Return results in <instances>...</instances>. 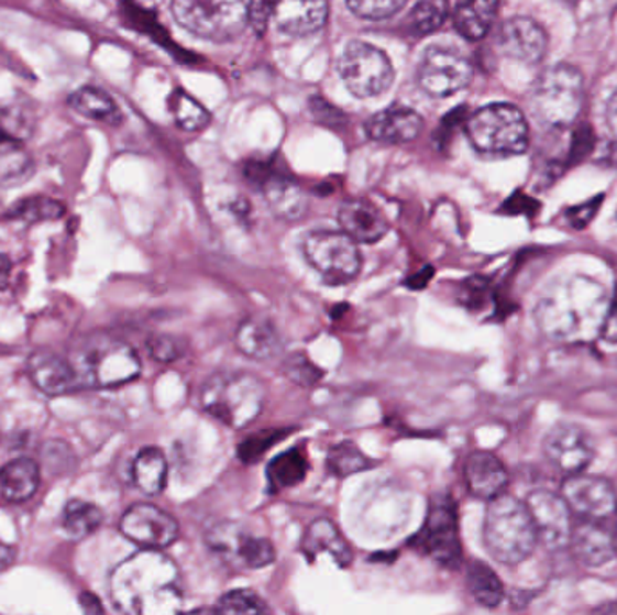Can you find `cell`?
<instances>
[{
    "label": "cell",
    "mask_w": 617,
    "mask_h": 615,
    "mask_svg": "<svg viewBox=\"0 0 617 615\" xmlns=\"http://www.w3.org/2000/svg\"><path fill=\"white\" fill-rule=\"evenodd\" d=\"M607 289L588 276H563L551 282L535 307V321L546 338L558 343L596 340L607 315Z\"/></svg>",
    "instance_id": "cell-1"
},
{
    "label": "cell",
    "mask_w": 617,
    "mask_h": 615,
    "mask_svg": "<svg viewBox=\"0 0 617 615\" xmlns=\"http://www.w3.org/2000/svg\"><path fill=\"white\" fill-rule=\"evenodd\" d=\"M111 595L118 611L132 615H172L181 612V574L157 549H141L121 561L111 574Z\"/></svg>",
    "instance_id": "cell-2"
},
{
    "label": "cell",
    "mask_w": 617,
    "mask_h": 615,
    "mask_svg": "<svg viewBox=\"0 0 617 615\" xmlns=\"http://www.w3.org/2000/svg\"><path fill=\"white\" fill-rule=\"evenodd\" d=\"M266 397V383L246 371L216 372L201 388L202 410L235 430L246 428L258 419Z\"/></svg>",
    "instance_id": "cell-3"
},
{
    "label": "cell",
    "mask_w": 617,
    "mask_h": 615,
    "mask_svg": "<svg viewBox=\"0 0 617 615\" xmlns=\"http://www.w3.org/2000/svg\"><path fill=\"white\" fill-rule=\"evenodd\" d=\"M482 536L487 552L503 565L522 563L538 543L537 527L526 502L506 493L487 504Z\"/></svg>",
    "instance_id": "cell-4"
},
{
    "label": "cell",
    "mask_w": 617,
    "mask_h": 615,
    "mask_svg": "<svg viewBox=\"0 0 617 615\" xmlns=\"http://www.w3.org/2000/svg\"><path fill=\"white\" fill-rule=\"evenodd\" d=\"M585 84L576 67L558 64L549 67L532 87L531 110L538 123L548 129H568L582 114Z\"/></svg>",
    "instance_id": "cell-5"
},
{
    "label": "cell",
    "mask_w": 617,
    "mask_h": 615,
    "mask_svg": "<svg viewBox=\"0 0 617 615\" xmlns=\"http://www.w3.org/2000/svg\"><path fill=\"white\" fill-rule=\"evenodd\" d=\"M81 386L112 388L140 377L141 360L129 343L98 336L81 343L73 360Z\"/></svg>",
    "instance_id": "cell-6"
},
{
    "label": "cell",
    "mask_w": 617,
    "mask_h": 615,
    "mask_svg": "<svg viewBox=\"0 0 617 615\" xmlns=\"http://www.w3.org/2000/svg\"><path fill=\"white\" fill-rule=\"evenodd\" d=\"M467 138L482 154L517 155L529 145V125L518 107L493 103L470 116Z\"/></svg>",
    "instance_id": "cell-7"
},
{
    "label": "cell",
    "mask_w": 617,
    "mask_h": 615,
    "mask_svg": "<svg viewBox=\"0 0 617 615\" xmlns=\"http://www.w3.org/2000/svg\"><path fill=\"white\" fill-rule=\"evenodd\" d=\"M177 24L206 41L228 42L247 25L246 0H172Z\"/></svg>",
    "instance_id": "cell-8"
},
{
    "label": "cell",
    "mask_w": 617,
    "mask_h": 615,
    "mask_svg": "<svg viewBox=\"0 0 617 615\" xmlns=\"http://www.w3.org/2000/svg\"><path fill=\"white\" fill-rule=\"evenodd\" d=\"M206 547L233 572L258 571L276 560V550L267 538L253 535L239 521L221 520L205 535Z\"/></svg>",
    "instance_id": "cell-9"
},
{
    "label": "cell",
    "mask_w": 617,
    "mask_h": 615,
    "mask_svg": "<svg viewBox=\"0 0 617 615\" xmlns=\"http://www.w3.org/2000/svg\"><path fill=\"white\" fill-rule=\"evenodd\" d=\"M304 255L329 286H346L362 271L360 248L343 231H312L304 241Z\"/></svg>",
    "instance_id": "cell-10"
},
{
    "label": "cell",
    "mask_w": 617,
    "mask_h": 615,
    "mask_svg": "<svg viewBox=\"0 0 617 615\" xmlns=\"http://www.w3.org/2000/svg\"><path fill=\"white\" fill-rule=\"evenodd\" d=\"M411 546L430 556L444 569L461 567L462 543L458 507L450 496H433L425 526L414 536Z\"/></svg>",
    "instance_id": "cell-11"
},
{
    "label": "cell",
    "mask_w": 617,
    "mask_h": 615,
    "mask_svg": "<svg viewBox=\"0 0 617 615\" xmlns=\"http://www.w3.org/2000/svg\"><path fill=\"white\" fill-rule=\"evenodd\" d=\"M338 73L346 89L357 98L383 95L396 75L390 58L382 50L362 41L346 44L338 61Z\"/></svg>",
    "instance_id": "cell-12"
},
{
    "label": "cell",
    "mask_w": 617,
    "mask_h": 615,
    "mask_svg": "<svg viewBox=\"0 0 617 615\" xmlns=\"http://www.w3.org/2000/svg\"><path fill=\"white\" fill-rule=\"evenodd\" d=\"M473 67L464 56L444 47H430L422 55L417 81L428 96L448 98L470 86Z\"/></svg>",
    "instance_id": "cell-13"
},
{
    "label": "cell",
    "mask_w": 617,
    "mask_h": 615,
    "mask_svg": "<svg viewBox=\"0 0 617 615\" xmlns=\"http://www.w3.org/2000/svg\"><path fill=\"white\" fill-rule=\"evenodd\" d=\"M120 530L141 549L163 550L179 538L176 518L148 502L129 507L121 516Z\"/></svg>",
    "instance_id": "cell-14"
},
{
    "label": "cell",
    "mask_w": 617,
    "mask_h": 615,
    "mask_svg": "<svg viewBox=\"0 0 617 615\" xmlns=\"http://www.w3.org/2000/svg\"><path fill=\"white\" fill-rule=\"evenodd\" d=\"M526 506L537 527L538 541H542L549 550L569 547L574 527V513L562 495L549 490L532 491L531 495L527 496Z\"/></svg>",
    "instance_id": "cell-15"
},
{
    "label": "cell",
    "mask_w": 617,
    "mask_h": 615,
    "mask_svg": "<svg viewBox=\"0 0 617 615\" xmlns=\"http://www.w3.org/2000/svg\"><path fill=\"white\" fill-rule=\"evenodd\" d=\"M562 496L574 515L591 520H607L617 509L613 482L602 476L574 473L562 484Z\"/></svg>",
    "instance_id": "cell-16"
},
{
    "label": "cell",
    "mask_w": 617,
    "mask_h": 615,
    "mask_svg": "<svg viewBox=\"0 0 617 615\" xmlns=\"http://www.w3.org/2000/svg\"><path fill=\"white\" fill-rule=\"evenodd\" d=\"M543 455L560 473H582L594 459L593 437L582 426L562 422L543 439Z\"/></svg>",
    "instance_id": "cell-17"
},
{
    "label": "cell",
    "mask_w": 617,
    "mask_h": 615,
    "mask_svg": "<svg viewBox=\"0 0 617 615\" xmlns=\"http://www.w3.org/2000/svg\"><path fill=\"white\" fill-rule=\"evenodd\" d=\"M497 50L513 61L538 64L548 53V33L542 25L527 17H513L500 25Z\"/></svg>",
    "instance_id": "cell-18"
},
{
    "label": "cell",
    "mask_w": 617,
    "mask_h": 615,
    "mask_svg": "<svg viewBox=\"0 0 617 615\" xmlns=\"http://www.w3.org/2000/svg\"><path fill=\"white\" fill-rule=\"evenodd\" d=\"M569 547L577 561L588 569L607 565L617 556L616 538L603 526V520L580 518L572 527Z\"/></svg>",
    "instance_id": "cell-19"
},
{
    "label": "cell",
    "mask_w": 617,
    "mask_h": 615,
    "mask_svg": "<svg viewBox=\"0 0 617 615\" xmlns=\"http://www.w3.org/2000/svg\"><path fill=\"white\" fill-rule=\"evenodd\" d=\"M27 375L47 396H64L80 388V377L70 361L53 352L38 351L27 360Z\"/></svg>",
    "instance_id": "cell-20"
},
{
    "label": "cell",
    "mask_w": 617,
    "mask_h": 615,
    "mask_svg": "<svg viewBox=\"0 0 617 615\" xmlns=\"http://www.w3.org/2000/svg\"><path fill=\"white\" fill-rule=\"evenodd\" d=\"M327 15L326 0H276L273 22L286 35L307 36L326 25Z\"/></svg>",
    "instance_id": "cell-21"
},
{
    "label": "cell",
    "mask_w": 617,
    "mask_h": 615,
    "mask_svg": "<svg viewBox=\"0 0 617 615\" xmlns=\"http://www.w3.org/2000/svg\"><path fill=\"white\" fill-rule=\"evenodd\" d=\"M464 479L467 491L475 498L489 502L495 496L506 493L509 471L504 462L489 451H473L464 464Z\"/></svg>",
    "instance_id": "cell-22"
},
{
    "label": "cell",
    "mask_w": 617,
    "mask_h": 615,
    "mask_svg": "<svg viewBox=\"0 0 617 615\" xmlns=\"http://www.w3.org/2000/svg\"><path fill=\"white\" fill-rule=\"evenodd\" d=\"M366 135L385 145H403L416 140L422 131V118L408 107H388L366 121Z\"/></svg>",
    "instance_id": "cell-23"
},
{
    "label": "cell",
    "mask_w": 617,
    "mask_h": 615,
    "mask_svg": "<svg viewBox=\"0 0 617 615\" xmlns=\"http://www.w3.org/2000/svg\"><path fill=\"white\" fill-rule=\"evenodd\" d=\"M343 233L362 244H374L388 233V222L376 206L366 200H346L338 210Z\"/></svg>",
    "instance_id": "cell-24"
},
{
    "label": "cell",
    "mask_w": 617,
    "mask_h": 615,
    "mask_svg": "<svg viewBox=\"0 0 617 615\" xmlns=\"http://www.w3.org/2000/svg\"><path fill=\"white\" fill-rule=\"evenodd\" d=\"M235 345L242 354L256 361L273 360L284 349L280 332L264 316H250L236 327Z\"/></svg>",
    "instance_id": "cell-25"
},
{
    "label": "cell",
    "mask_w": 617,
    "mask_h": 615,
    "mask_svg": "<svg viewBox=\"0 0 617 615\" xmlns=\"http://www.w3.org/2000/svg\"><path fill=\"white\" fill-rule=\"evenodd\" d=\"M301 552L309 561L326 552L343 569L351 565L354 560V550L349 546L340 527L329 518H317L311 521V526L307 527L306 535L301 538Z\"/></svg>",
    "instance_id": "cell-26"
},
{
    "label": "cell",
    "mask_w": 617,
    "mask_h": 615,
    "mask_svg": "<svg viewBox=\"0 0 617 615\" xmlns=\"http://www.w3.org/2000/svg\"><path fill=\"white\" fill-rule=\"evenodd\" d=\"M41 485V468L33 459H16L0 470V493L8 502L30 501Z\"/></svg>",
    "instance_id": "cell-27"
},
{
    "label": "cell",
    "mask_w": 617,
    "mask_h": 615,
    "mask_svg": "<svg viewBox=\"0 0 617 615\" xmlns=\"http://www.w3.org/2000/svg\"><path fill=\"white\" fill-rule=\"evenodd\" d=\"M498 6L500 0H458L453 24L467 41H481L492 30Z\"/></svg>",
    "instance_id": "cell-28"
},
{
    "label": "cell",
    "mask_w": 617,
    "mask_h": 615,
    "mask_svg": "<svg viewBox=\"0 0 617 615\" xmlns=\"http://www.w3.org/2000/svg\"><path fill=\"white\" fill-rule=\"evenodd\" d=\"M261 190L276 217L284 220H300L306 216L309 208L307 196L289 177L275 174Z\"/></svg>",
    "instance_id": "cell-29"
},
{
    "label": "cell",
    "mask_w": 617,
    "mask_h": 615,
    "mask_svg": "<svg viewBox=\"0 0 617 615\" xmlns=\"http://www.w3.org/2000/svg\"><path fill=\"white\" fill-rule=\"evenodd\" d=\"M33 171L30 152L21 140L0 127V186L21 185Z\"/></svg>",
    "instance_id": "cell-30"
},
{
    "label": "cell",
    "mask_w": 617,
    "mask_h": 615,
    "mask_svg": "<svg viewBox=\"0 0 617 615\" xmlns=\"http://www.w3.org/2000/svg\"><path fill=\"white\" fill-rule=\"evenodd\" d=\"M132 476L143 495H161L166 487V476H168L165 453L159 448H152V446L143 448L132 465Z\"/></svg>",
    "instance_id": "cell-31"
},
{
    "label": "cell",
    "mask_w": 617,
    "mask_h": 615,
    "mask_svg": "<svg viewBox=\"0 0 617 615\" xmlns=\"http://www.w3.org/2000/svg\"><path fill=\"white\" fill-rule=\"evenodd\" d=\"M466 585L473 600L484 608H497L506 595L503 580L484 561H472L467 565Z\"/></svg>",
    "instance_id": "cell-32"
},
{
    "label": "cell",
    "mask_w": 617,
    "mask_h": 615,
    "mask_svg": "<svg viewBox=\"0 0 617 615\" xmlns=\"http://www.w3.org/2000/svg\"><path fill=\"white\" fill-rule=\"evenodd\" d=\"M70 109L78 114L86 116L89 120L106 121V123H120L121 112L115 101L106 90L98 87H81L69 96Z\"/></svg>",
    "instance_id": "cell-33"
},
{
    "label": "cell",
    "mask_w": 617,
    "mask_h": 615,
    "mask_svg": "<svg viewBox=\"0 0 617 615\" xmlns=\"http://www.w3.org/2000/svg\"><path fill=\"white\" fill-rule=\"evenodd\" d=\"M309 462L300 448L284 451L267 465V482L273 491L289 490L306 481Z\"/></svg>",
    "instance_id": "cell-34"
},
{
    "label": "cell",
    "mask_w": 617,
    "mask_h": 615,
    "mask_svg": "<svg viewBox=\"0 0 617 615\" xmlns=\"http://www.w3.org/2000/svg\"><path fill=\"white\" fill-rule=\"evenodd\" d=\"M103 521V510L95 506L92 502L75 501L67 502L64 509V530L70 540H84L87 536H91Z\"/></svg>",
    "instance_id": "cell-35"
},
{
    "label": "cell",
    "mask_w": 617,
    "mask_h": 615,
    "mask_svg": "<svg viewBox=\"0 0 617 615\" xmlns=\"http://www.w3.org/2000/svg\"><path fill=\"white\" fill-rule=\"evenodd\" d=\"M368 468H371L368 457L351 440H343V442L331 446V450L327 453V470L338 479L356 475Z\"/></svg>",
    "instance_id": "cell-36"
},
{
    "label": "cell",
    "mask_w": 617,
    "mask_h": 615,
    "mask_svg": "<svg viewBox=\"0 0 617 615\" xmlns=\"http://www.w3.org/2000/svg\"><path fill=\"white\" fill-rule=\"evenodd\" d=\"M170 109L177 125L181 127L183 131L199 132L210 123V112L183 89L174 90Z\"/></svg>",
    "instance_id": "cell-37"
},
{
    "label": "cell",
    "mask_w": 617,
    "mask_h": 615,
    "mask_svg": "<svg viewBox=\"0 0 617 615\" xmlns=\"http://www.w3.org/2000/svg\"><path fill=\"white\" fill-rule=\"evenodd\" d=\"M450 15V0H419L411 10V30L419 35H432Z\"/></svg>",
    "instance_id": "cell-38"
},
{
    "label": "cell",
    "mask_w": 617,
    "mask_h": 615,
    "mask_svg": "<svg viewBox=\"0 0 617 615\" xmlns=\"http://www.w3.org/2000/svg\"><path fill=\"white\" fill-rule=\"evenodd\" d=\"M64 205L47 197H31L22 200L11 210L10 217L25 222H41V220H55L64 216Z\"/></svg>",
    "instance_id": "cell-39"
},
{
    "label": "cell",
    "mask_w": 617,
    "mask_h": 615,
    "mask_svg": "<svg viewBox=\"0 0 617 615\" xmlns=\"http://www.w3.org/2000/svg\"><path fill=\"white\" fill-rule=\"evenodd\" d=\"M216 612H221V614H264V612H269V606L256 592L239 589V591H230L221 595V600L217 601Z\"/></svg>",
    "instance_id": "cell-40"
},
{
    "label": "cell",
    "mask_w": 617,
    "mask_h": 615,
    "mask_svg": "<svg viewBox=\"0 0 617 615\" xmlns=\"http://www.w3.org/2000/svg\"><path fill=\"white\" fill-rule=\"evenodd\" d=\"M282 374L295 385L306 388L317 385L323 377L320 366L315 365L306 354L287 355L286 360L282 361Z\"/></svg>",
    "instance_id": "cell-41"
},
{
    "label": "cell",
    "mask_w": 617,
    "mask_h": 615,
    "mask_svg": "<svg viewBox=\"0 0 617 615\" xmlns=\"http://www.w3.org/2000/svg\"><path fill=\"white\" fill-rule=\"evenodd\" d=\"M492 300V282L484 276H470L459 287V301L472 312L486 309Z\"/></svg>",
    "instance_id": "cell-42"
},
{
    "label": "cell",
    "mask_w": 617,
    "mask_h": 615,
    "mask_svg": "<svg viewBox=\"0 0 617 615\" xmlns=\"http://www.w3.org/2000/svg\"><path fill=\"white\" fill-rule=\"evenodd\" d=\"M289 433H291V430H264L261 431V433L247 437V439L239 446V457H241V461L247 462V464L261 461L262 455H264L269 448H273L278 440L284 439V437L289 436Z\"/></svg>",
    "instance_id": "cell-43"
},
{
    "label": "cell",
    "mask_w": 617,
    "mask_h": 615,
    "mask_svg": "<svg viewBox=\"0 0 617 615\" xmlns=\"http://www.w3.org/2000/svg\"><path fill=\"white\" fill-rule=\"evenodd\" d=\"M407 2L408 0H346V4L357 17L368 21H382L396 15Z\"/></svg>",
    "instance_id": "cell-44"
},
{
    "label": "cell",
    "mask_w": 617,
    "mask_h": 615,
    "mask_svg": "<svg viewBox=\"0 0 617 615\" xmlns=\"http://www.w3.org/2000/svg\"><path fill=\"white\" fill-rule=\"evenodd\" d=\"M186 351V341L177 336L159 334L148 340V352L159 363H174L183 358Z\"/></svg>",
    "instance_id": "cell-45"
},
{
    "label": "cell",
    "mask_w": 617,
    "mask_h": 615,
    "mask_svg": "<svg viewBox=\"0 0 617 615\" xmlns=\"http://www.w3.org/2000/svg\"><path fill=\"white\" fill-rule=\"evenodd\" d=\"M276 0H252L247 4V24L262 35L269 21H273Z\"/></svg>",
    "instance_id": "cell-46"
},
{
    "label": "cell",
    "mask_w": 617,
    "mask_h": 615,
    "mask_svg": "<svg viewBox=\"0 0 617 615\" xmlns=\"http://www.w3.org/2000/svg\"><path fill=\"white\" fill-rule=\"evenodd\" d=\"M603 196L594 197V199L587 200V202H583V205L572 206L569 208L568 217L569 224L572 228H576V230H583V228H587L591 222H593L594 217H596L597 210H599V206H602Z\"/></svg>",
    "instance_id": "cell-47"
},
{
    "label": "cell",
    "mask_w": 617,
    "mask_h": 615,
    "mask_svg": "<svg viewBox=\"0 0 617 615\" xmlns=\"http://www.w3.org/2000/svg\"><path fill=\"white\" fill-rule=\"evenodd\" d=\"M594 146V132L588 125L577 127L576 132L572 135L571 155L569 161L571 163H580L585 160Z\"/></svg>",
    "instance_id": "cell-48"
},
{
    "label": "cell",
    "mask_w": 617,
    "mask_h": 615,
    "mask_svg": "<svg viewBox=\"0 0 617 615\" xmlns=\"http://www.w3.org/2000/svg\"><path fill=\"white\" fill-rule=\"evenodd\" d=\"M538 208H540V205H538L537 200L526 196L522 191H517L515 196L509 197V199L504 202L503 211H506L509 216L532 217L537 213Z\"/></svg>",
    "instance_id": "cell-49"
},
{
    "label": "cell",
    "mask_w": 617,
    "mask_h": 615,
    "mask_svg": "<svg viewBox=\"0 0 617 615\" xmlns=\"http://www.w3.org/2000/svg\"><path fill=\"white\" fill-rule=\"evenodd\" d=\"M311 110L312 114L317 116V120L326 123V125H342L343 121H345L342 110L332 107L329 101L321 100V98H312Z\"/></svg>",
    "instance_id": "cell-50"
},
{
    "label": "cell",
    "mask_w": 617,
    "mask_h": 615,
    "mask_svg": "<svg viewBox=\"0 0 617 615\" xmlns=\"http://www.w3.org/2000/svg\"><path fill=\"white\" fill-rule=\"evenodd\" d=\"M597 338L607 345L617 347V300L608 306L607 315H605Z\"/></svg>",
    "instance_id": "cell-51"
},
{
    "label": "cell",
    "mask_w": 617,
    "mask_h": 615,
    "mask_svg": "<svg viewBox=\"0 0 617 615\" xmlns=\"http://www.w3.org/2000/svg\"><path fill=\"white\" fill-rule=\"evenodd\" d=\"M433 270L432 267H427V270H422L421 273H417V275L410 276L405 284H407L410 289H422V287L428 286V282L432 281Z\"/></svg>",
    "instance_id": "cell-52"
},
{
    "label": "cell",
    "mask_w": 617,
    "mask_h": 615,
    "mask_svg": "<svg viewBox=\"0 0 617 615\" xmlns=\"http://www.w3.org/2000/svg\"><path fill=\"white\" fill-rule=\"evenodd\" d=\"M80 605L87 614H101L103 612L100 601L96 600L95 595L89 594V592L80 595Z\"/></svg>",
    "instance_id": "cell-53"
},
{
    "label": "cell",
    "mask_w": 617,
    "mask_h": 615,
    "mask_svg": "<svg viewBox=\"0 0 617 615\" xmlns=\"http://www.w3.org/2000/svg\"><path fill=\"white\" fill-rule=\"evenodd\" d=\"M11 261L5 255H0V289H5L10 284Z\"/></svg>",
    "instance_id": "cell-54"
},
{
    "label": "cell",
    "mask_w": 617,
    "mask_h": 615,
    "mask_svg": "<svg viewBox=\"0 0 617 615\" xmlns=\"http://www.w3.org/2000/svg\"><path fill=\"white\" fill-rule=\"evenodd\" d=\"M607 121L608 127H610V131H613L614 135L617 138V92L613 96L610 103H608Z\"/></svg>",
    "instance_id": "cell-55"
},
{
    "label": "cell",
    "mask_w": 617,
    "mask_h": 615,
    "mask_svg": "<svg viewBox=\"0 0 617 615\" xmlns=\"http://www.w3.org/2000/svg\"><path fill=\"white\" fill-rule=\"evenodd\" d=\"M15 561V550L8 546H0V572L8 569Z\"/></svg>",
    "instance_id": "cell-56"
},
{
    "label": "cell",
    "mask_w": 617,
    "mask_h": 615,
    "mask_svg": "<svg viewBox=\"0 0 617 615\" xmlns=\"http://www.w3.org/2000/svg\"><path fill=\"white\" fill-rule=\"evenodd\" d=\"M616 513H617V509H616Z\"/></svg>",
    "instance_id": "cell-57"
}]
</instances>
